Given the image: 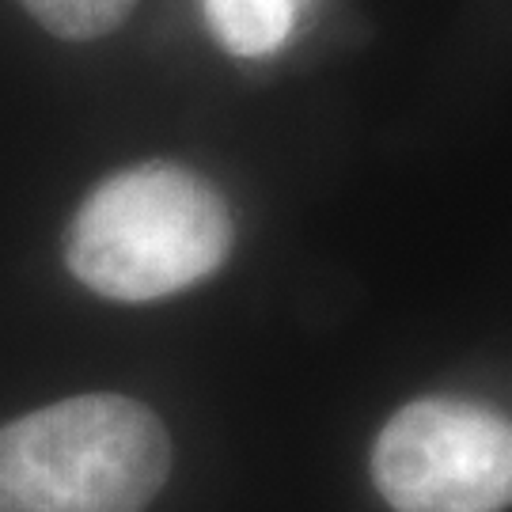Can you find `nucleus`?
<instances>
[{"mask_svg": "<svg viewBox=\"0 0 512 512\" xmlns=\"http://www.w3.org/2000/svg\"><path fill=\"white\" fill-rule=\"evenodd\" d=\"M205 23L236 57H270L300 31L311 0H202Z\"/></svg>", "mask_w": 512, "mask_h": 512, "instance_id": "nucleus-4", "label": "nucleus"}, {"mask_svg": "<svg viewBox=\"0 0 512 512\" xmlns=\"http://www.w3.org/2000/svg\"><path fill=\"white\" fill-rule=\"evenodd\" d=\"M171 437L145 403L76 395L0 425V512H145Z\"/></svg>", "mask_w": 512, "mask_h": 512, "instance_id": "nucleus-2", "label": "nucleus"}, {"mask_svg": "<svg viewBox=\"0 0 512 512\" xmlns=\"http://www.w3.org/2000/svg\"><path fill=\"white\" fill-rule=\"evenodd\" d=\"M27 16L50 35L69 42H88L118 31L137 8V0H19Z\"/></svg>", "mask_w": 512, "mask_h": 512, "instance_id": "nucleus-5", "label": "nucleus"}, {"mask_svg": "<svg viewBox=\"0 0 512 512\" xmlns=\"http://www.w3.org/2000/svg\"><path fill=\"white\" fill-rule=\"evenodd\" d=\"M372 482L395 512L512 509V418L471 399H414L372 444Z\"/></svg>", "mask_w": 512, "mask_h": 512, "instance_id": "nucleus-3", "label": "nucleus"}, {"mask_svg": "<svg viewBox=\"0 0 512 512\" xmlns=\"http://www.w3.org/2000/svg\"><path fill=\"white\" fill-rule=\"evenodd\" d=\"M236 220L217 186L179 164L110 175L76 209L65 266L92 293L145 304L217 274L232 255Z\"/></svg>", "mask_w": 512, "mask_h": 512, "instance_id": "nucleus-1", "label": "nucleus"}]
</instances>
